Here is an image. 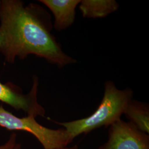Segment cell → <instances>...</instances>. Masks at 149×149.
<instances>
[{
	"label": "cell",
	"mask_w": 149,
	"mask_h": 149,
	"mask_svg": "<svg viewBox=\"0 0 149 149\" xmlns=\"http://www.w3.org/2000/svg\"><path fill=\"white\" fill-rule=\"evenodd\" d=\"M51 17L36 3L25 6L19 0H1L0 53L8 63L29 55L45 59L61 68L76 59L63 51L52 34Z\"/></svg>",
	"instance_id": "obj_1"
},
{
	"label": "cell",
	"mask_w": 149,
	"mask_h": 149,
	"mask_svg": "<svg viewBox=\"0 0 149 149\" xmlns=\"http://www.w3.org/2000/svg\"><path fill=\"white\" fill-rule=\"evenodd\" d=\"M133 95L131 89L119 90L112 81H107L101 102L90 116L70 122H54L63 126L73 141L81 134L89 133L102 127H109L121 119Z\"/></svg>",
	"instance_id": "obj_2"
},
{
	"label": "cell",
	"mask_w": 149,
	"mask_h": 149,
	"mask_svg": "<svg viewBox=\"0 0 149 149\" xmlns=\"http://www.w3.org/2000/svg\"><path fill=\"white\" fill-rule=\"evenodd\" d=\"M0 127L10 131H23L31 134L44 149L68 146L72 140L64 128L52 129L40 124L33 116L18 117L0 106Z\"/></svg>",
	"instance_id": "obj_3"
},
{
	"label": "cell",
	"mask_w": 149,
	"mask_h": 149,
	"mask_svg": "<svg viewBox=\"0 0 149 149\" xmlns=\"http://www.w3.org/2000/svg\"><path fill=\"white\" fill-rule=\"evenodd\" d=\"M38 79L33 77L32 88L29 93L24 94L21 88L11 82H0V101L10 106L16 111H22L27 116L36 118L44 117L45 111L38 101Z\"/></svg>",
	"instance_id": "obj_4"
},
{
	"label": "cell",
	"mask_w": 149,
	"mask_h": 149,
	"mask_svg": "<svg viewBox=\"0 0 149 149\" xmlns=\"http://www.w3.org/2000/svg\"><path fill=\"white\" fill-rule=\"evenodd\" d=\"M98 149H149V135L122 119L109 126L108 141Z\"/></svg>",
	"instance_id": "obj_5"
},
{
	"label": "cell",
	"mask_w": 149,
	"mask_h": 149,
	"mask_svg": "<svg viewBox=\"0 0 149 149\" xmlns=\"http://www.w3.org/2000/svg\"><path fill=\"white\" fill-rule=\"evenodd\" d=\"M54 16V28L58 31L70 27L74 21L75 10L80 0H40Z\"/></svg>",
	"instance_id": "obj_6"
},
{
	"label": "cell",
	"mask_w": 149,
	"mask_h": 149,
	"mask_svg": "<svg viewBox=\"0 0 149 149\" xmlns=\"http://www.w3.org/2000/svg\"><path fill=\"white\" fill-rule=\"evenodd\" d=\"M79 9L85 18H101L116 12L119 5L114 0H82Z\"/></svg>",
	"instance_id": "obj_7"
},
{
	"label": "cell",
	"mask_w": 149,
	"mask_h": 149,
	"mask_svg": "<svg viewBox=\"0 0 149 149\" xmlns=\"http://www.w3.org/2000/svg\"><path fill=\"white\" fill-rule=\"evenodd\" d=\"M124 114L135 127L145 133H149V107L148 104L132 100Z\"/></svg>",
	"instance_id": "obj_8"
},
{
	"label": "cell",
	"mask_w": 149,
	"mask_h": 149,
	"mask_svg": "<svg viewBox=\"0 0 149 149\" xmlns=\"http://www.w3.org/2000/svg\"><path fill=\"white\" fill-rule=\"evenodd\" d=\"M0 149H22V144L17 140V134H11L5 143L2 144L0 141Z\"/></svg>",
	"instance_id": "obj_9"
},
{
	"label": "cell",
	"mask_w": 149,
	"mask_h": 149,
	"mask_svg": "<svg viewBox=\"0 0 149 149\" xmlns=\"http://www.w3.org/2000/svg\"><path fill=\"white\" fill-rule=\"evenodd\" d=\"M78 149V147H77V146H76V145H75V146H72V147H70V148H68V147H67V146H66V147H64V148H59V149Z\"/></svg>",
	"instance_id": "obj_10"
},
{
	"label": "cell",
	"mask_w": 149,
	"mask_h": 149,
	"mask_svg": "<svg viewBox=\"0 0 149 149\" xmlns=\"http://www.w3.org/2000/svg\"><path fill=\"white\" fill-rule=\"evenodd\" d=\"M0 3H1V0H0Z\"/></svg>",
	"instance_id": "obj_11"
}]
</instances>
